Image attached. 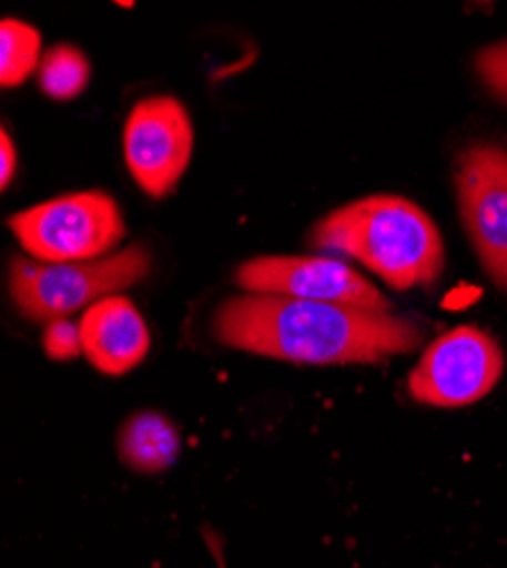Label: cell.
<instances>
[{"mask_svg": "<svg viewBox=\"0 0 507 568\" xmlns=\"http://www.w3.org/2000/svg\"><path fill=\"white\" fill-rule=\"evenodd\" d=\"M498 342L474 325H459L435 339L407 381L409 396L433 407H467L485 398L503 375Z\"/></svg>", "mask_w": 507, "mask_h": 568, "instance_id": "cell-5", "label": "cell"}, {"mask_svg": "<svg viewBox=\"0 0 507 568\" xmlns=\"http://www.w3.org/2000/svg\"><path fill=\"white\" fill-rule=\"evenodd\" d=\"M91 67L87 55L71 43L51 45L43 53L37 78L45 97L53 101H73L87 89Z\"/></svg>", "mask_w": 507, "mask_h": 568, "instance_id": "cell-11", "label": "cell"}, {"mask_svg": "<svg viewBox=\"0 0 507 568\" xmlns=\"http://www.w3.org/2000/svg\"><path fill=\"white\" fill-rule=\"evenodd\" d=\"M119 455L136 473H160L180 455V433L158 412H136L119 433Z\"/></svg>", "mask_w": 507, "mask_h": 568, "instance_id": "cell-10", "label": "cell"}, {"mask_svg": "<svg viewBox=\"0 0 507 568\" xmlns=\"http://www.w3.org/2000/svg\"><path fill=\"white\" fill-rule=\"evenodd\" d=\"M17 173V149L8 130L0 132V186L8 189Z\"/></svg>", "mask_w": 507, "mask_h": 568, "instance_id": "cell-15", "label": "cell"}, {"mask_svg": "<svg viewBox=\"0 0 507 568\" xmlns=\"http://www.w3.org/2000/svg\"><path fill=\"white\" fill-rule=\"evenodd\" d=\"M23 251L39 262L101 260L125 236L123 214L105 192H78L28 207L10 219Z\"/></svg>", "mask_w": 507, "mask_h": 568, "instance_id": "cell-4", "label": "cell"}, {"mask_svg": "<svg viewBox=\"0 0 507 568\" xmlns=\"http://www.w3.org/2000/svg\"><path fill=\"white\" fill-rule=\"evenodd\" d=\"M43 351L51 359L60 362L84 355L80 323H73L71 318H55L51 323H45Z\"/></svg>", "mask_w": 507, "mask_h": 568, "instance_id": "cell-13", "label": "cell"}, {"mask_svg": "<svg viewBox=\"0 0 507 568\" xmlns=\"http://www.w3.org/2000/svg\"><path fill=\"white\" fill-rule=\"evenodd\" d=\"M476 69L483 82L498 99L507 101V41L483 49L476 58Z\"/></svg>", "mask_w": 507, "mask_h": 568, "instance_id": "cell-14", "label": "cell"}, {"mask_svg": "<svg viewBox=\"0 0 507 568\" xmlns=\"http://www.w3.org/2000/svg\"><path fill=\"white\" fill-rule=\"evenodd\" d=\"M82 351L105 375H123L140 366L151 348L149 325L128 298L108 296L80 318Z\"/></svg>", "mask_w": 507, "mask_h": 568, "instance_id": "cell-9", "label": "cell"}, {"mask_svg": "<svg viewBox=\"0 0 507 568\" xmlns=\"http://www.w3.org/2000/svg\"><path fill=\"white\" fill-rule=\"evenodd\" d=\"M235 284L249 294L287 296L389 312L392 303L344 262L328 257H255L235 271Z\"/></svg>", "mask_w": 507, "mask_h": 568, "instance_id": "cell-8", "label": "cell"}, {"mask_svg": "<svg viewBox=\"0 0 507 568\" xmlns=\"http://www.w3.org/2000/svg\"><path fill=\"white\" fill-rule=\"evenodd\" d=\"M151 271V253L142 244L91 260L49 264L32 257H14L10 290L17 310L37 323L69 318V314L116 296Z\"/></svg>", "mask_w": 507, "mask_h": 568, "instance_id": "cell-3", "label": "cell"}, {"mask_svg": "<svg viewBox=\"0 0 507 568\" xmlns=\"http://www.w3.org/2000/svg\"><path fill=\"white\" fill-rule=\"evenodd\" d=\"M312 246L344 253L394 290L428 287L444 271V240L435 221L400 196H366L321 219Z\"/></svg>", "mask_w": 507, "mask_h": 568, "instance_id": "cell-2", "label": "cell"}, {"mask_svg": "<svg viewBox=\"0 0 507 568\" xmlns=\"http://www.w3.org/2000/svg\"><path fill=\"white\" fill-rule=\"evenodd\" d=\"M194 153L190 112L173 97L136 103L123 128V158L130 175L153 199L169 196Z\"/></svg>", "mask_w": 507, "mask_h": 568, "instance_id": "cell-6", "label": "cell"}, {"mask_svg": "<svg viewBox=\"0 0 507 568\" xmlns=\"http://www.w3.org/2000/svg\"><path fill=\"white\" fill-rule=\"evenodd\" d=\"M212 329L230 348L303 364H368L424 339L417 323L389 312L262 294L227 298Z\"/></svg>", "mask_w": 507, "mask_h": 568, "instance_id": "cell-1", "label": "cell"}, {"mask_svg": "<svg viewBox=\"0 0 507 568\" xmlns=\"http://www.w3.org/2000/svg\"><path fill=\"white\" fill-rule=\"evenodd\" d=\"M41 34L34 26L3 19L0 23V84L19 87L39 69Z\"/></svg>", "mask_w": 507, "mask_h": 568, "instance_id": "cell-12", "label": "cell"}, {"mask_svg": "<svg viewBox=\"0 0 507 568\" xmlns=\"http://www.w3.org/2000/svg\"><path fill=\"white\" fill-rule=\"evenodd\" d=\"M459 216L496 287L507 292V149L474 144L455 164Z\"/></svg>", "mask_w": 507, "mask_h": 568, "instance_id": "cell-7", "label": "cell"}]
</instances>
